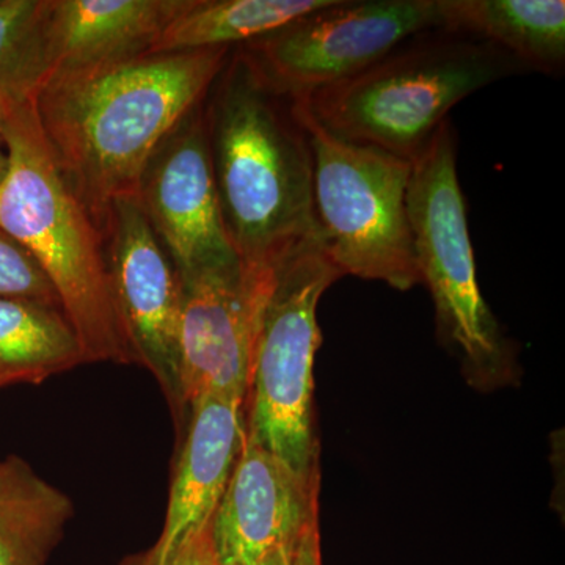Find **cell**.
Listing matches in <instances>:
<instances>
[{
	"instance_id": "1",
	"label": "cell",
	"mask_w": 565,
	"mask_h": 565,
	"mask_svg": "<svg viewBox=\"0 0 565 565\" xmlns=\"http://www.w3.org/2000/svg\"><path fill=\"white\" fill-rule=\"evenodd\" d=\"M232 52L147 54L44 81L35 95L41 129L99 228L111 204L136 196L152 152L206 102Z\"/></svg>"
},
{
	"instance_id": "2",
	"label": "cell",
	"mask_w": 565,
	"mask_h": 565,
	"mask_svg": "<svg viewBox=\"0 0 565 565\" xmlns=\"http://www.w3.org/2000/svg\"><path fill=\"white\" fill-rule=\"evenodd\" d=\"M204 117L223 225L244 269L266 273L319 244L313 150L299 104L236 47Z\"/></svg>"
},
{
	"instance_id": "3",
	"label": "cell",
	"mask_w": 565,
	"mask_h": 565,
	"mask_svg": "<svg viewBox=\"0 0 565 565\" xmlns=\"http://www.w3.org/2000/svg\"><path fill=\"white\" fill-rule=\"evenodd\" d=\"M3 136L9 166L0 181V228L51 281L85 363L137 364L115 305L102 228L55 161L35 96L7 109Z\"/></svg>"
},
{
	"instance_id": "4",
	"label": "cell",
	"mask_w": 565,
	"mask_h": 565,
	"mask_svg": "<svg viewBox=\"0 0 565 565\" xmlns=\"http://www.w3.org/2000/svg\"><path fill=\"white\" fill-rule=\"evenodd\" d=\"M525 71L489 41L435 29L299 103L333 136L414 162L452 107Z\"/></svg>"
},
{
	"instance_id": "5",
	"label": "cell",
	"mask_w": 565,
	"mask_h": 565,
	"mask_svg": "<svg viewBox=\"0 0 565 565\" xmlns=\"http://www.w3.org/2000/svg\"><path fill=\"white\" fill-rule=\"evenodd\" d=\"M340 278L321 244L255 275L245 433L302 476L321 473L313 416L315 359L322 343L318 305Z\"/></svg>"
},
{
	"instance_id": "6",
	"label": "cell",
	"mask_w": 565,
	"mask_h": 565,
	"mask_svg": "<svg viewBox=\"0 0 565 565\" xmlns=\"http://www.w3.org/2000/svg\"><path fill=\"white\" fill-rule=\"evenodd\" d=\"M297 104L313 150L323 255L343 277L382 281L397 291L422 285L407 207L412 162L333 136Z\"/></svg>"
},
{
	"instance_id": "7",
	"label": "cell",
	"mask_w": 565,
	"mask_h": 565,
	"mask_svg": "<svg viewBox=\"0 0 565 565\" xmlns=\"http://www.w3.org/2000/svg\"><path fill=\"white\" fill-rule=\"evenodd\" d=\"M407 207L422 285L433 296L441 337L475 373L500 374L511 352L479 289L451 122L412 162Z\"/></svg>"
},
{
	"instance_id": "8",
	"label": "cell",
	"mask_w": 565,
	"mask_h": 565,
	"mask_svg": "<svg viewBox=\"0 0 565 565\" xmlns=\"http://www.w3.org/2000/svg\"><path fill=\"white\" fill-rule=\"evenodd\" d=\"M435 29H444L441 0H330L241 50L278 90L302 102Z\"/></svg>"
},
{
	"instance_id": "9",
	"label": "cell",
	"mask_w": 565,
	"mask_h": 565,
	"mask_svg": "<svg viewBox=\"0 0 565 565\" xmlns=\"http://www.w3.org/2000/svg\"><path fill=\"white\" fill-rule=\"evenodd\" d=\"M102 232L115 305L137 364L150 371L180 434L188 424L180 373L181 280L134 199L118 200Z\"/></svg>"
},
{
	"instance_id": "10",
	"label": "cell",
	"mask_w": 565,
	"mask_h": 565,
	"mask_svg": "<svg viewBox=\"0 0 565 565\" xmlns=\"http://www.w3.org/2000/svg\"><path fill=\"white\" fill-rule=\"evenodd\" d=\"M134 200L180 277L241 263L222 221L204 103L152 152Z\"/></svg>"
},
{
	"instance_id": "11",
	"label": "cell",
	"mask_w": 565,
	"mask_h": 565,
	"mask_svg": "<svg viewBox=\"0 0 565 565\" xmlns=\"http://www.w3.org/2000/svg\"><path fill=\"white\" fill-rule=\"evenodd\" d=\"M180 373L185 408L211 394L247 399L255 282L243 263L180 277Z\"/></svg>"
},
{
	"instance_id": "12",
	"label": "cell",
	"mask_w": 565,
	"mask_h": 565,
	"mask_svg": "<svg viewBox=\"0 0 565 565\" xmlns=\"http://www.w3.org/2000/svg\"><path fill=\"white\" fill-rule=\"evenodd\" d=\"M321 473L302 476L245 433L243 451L211 519L221 565H256L299 542L319 514Z\"/></svg>"
},
{
	"instance_id": "13",
	"label": "cell",
	"mask_w": 565,
	"mask_h": 565,
	"mask_svg": "<svg viewBox=\"0 0 565 565\" xmlns=\"http://www.w3.org/2000/svg\"><path fill=\"white\" fill-rule=\"evenodd\" d=\"M166 522L152 550L170 563L185 537L210 522L243 451L245 401L211 394L189 408Z\"/></svg>"
},
{
	"instance_id": "14",
	"label": "cell",
	"mask_w": 565,
	"mask_h": 565,
	"mask_svg": "<svg viewBox=\"0 0 565 565\" xmlns=\"http://www.w3.org/2000/svg\"><path fill=\"white\" fill-rule=\"evenodd\" d=\"M189 0H50V77L147 55Z\"/></svg>"
},
{
	"instance_id": "15",
	"label": "cell",
	"mask_w": 565,
	"mask_h": 565,
	"mask_svg": "<svg viewBox=\"0 0 565 565\" xmlns=\"http://www.w3.org/2000/svg\"><path fill=\"white\" fill-rule=\"evenodd\" d=\"M441 13L444 29L489 41L527 71H564L563 0H441Z\"/></svg>"
},
{
	"instance_id": "16",
	"label": "cell",
	"mask_w": 565,
	"mask_h": 565,
	"mask_svg": "<svg viewBox=\"0 0 565 565\" xmlns=\"http://www.w3.org/2000/svg\"><path fill=\"white\" fill-rule=\"evenodd\" d=\"M74 504L20 456L0 459V565H47Z\"/></svg>"
},
{
	"instance_id": "17",
	"label": "cell",
	"mask_w": 565,
	"mask_h": 565,
	"mask_svg": "<svg viewBox=\"0 0 565 565\" xmlns=\"http://www.w3.org/2000/svg\"><path fill=\"white\" fill-rule=\"evenodd\" d=\"M82 363L79 338L62 308L0 297V388L40 385Z\"/></svg>"
},
{
	"instance_id": "18",
	"label": "cell",
	"mask_w": 565,
	"mask_h": 565,
	"mask_svg": "<svg viewBox=\"0 0 565 565\" xmlns=\"http://www.w3.org/2000/svg\"><path fill=\"white\" fill-rule=\"evenodd\" d=\"M330 0H189L148 54L244 46Z\"/></svg>"
},
{
	"instance_id": "19",
	"label": "cell",
	"mask_w": 565,
	"mask_h": 565,
	"mask_svg": "<svg viewBox=\"0 0 565 565\" xmlns=\"http://www.w3.org/2000/svg\"><path fill=\"white\" fill-rule=\"evenodd\" d=\"M50 0H0V107L28 102L50 77Z\"/></svg>"
},
{
	"instance_id": "20",
	"label": "cell",
	"mask_w": 565,
	"mask_h": 565,
	"mask_svg": "<svg viewBox=\"0 0 565 565\" xmlns=\"http://www.w3.org/2000/svg\"><path fill=\"white\" fill-rule=\"evenodd\" d=\"M0 297L35 300L62 308L51 281L31 253L0 228Z\"/></svg>"
},
{
	"instance_id": "21",
	"label": "cell",
	"mask_w": 565,
	"mask_h": 565,
	"mask_svg": "<svg viewBox=\"0 0 565 565\" xmlns=\"http://www.w3.org/2000/svg\"><path fill=\"white\" fill-rule=\"evenodd\" d=\"M172 565H221L212 539L211 520L182 541L174 552Z\"/></svg>"
},
{
	"instance_id": "22",
	"label": "cell",
	"mask_w": 565,
	"mask_h": 565,
	"mask_svg": "<svg viewBox=\"0 0 565 565\" xmlns=\"http://www.w3.org/2000/svg\"><path fill=\"white\" fill-rule=\"evenodd\" d=\"M294 565H322L321 535H319V514L305 526L296 546Z\"/></svg>"
},
{
	"instance_id": "23",
	"label": "cell",
	"mask_w": 565,
	"mask_h": 565,
	"mask_svg": "<svg viewBox=\"0 0 565 565\" xmlns=\"http://www.w3.org/2000/svg\"><path fill=\"white\" fill-rule=\"evenodd\" d=\"M118 565H172V561H170V563H161L158 556H156L154 550L150 548L147 550V552L126 557V559L121 561Z\"/></svg>"
},
{
	"instance_id": "24",
	"label": "cell",
	"mask_w": 565,
	"mask_h": 565,
	"mask_svg": "<svg viewBox=\"0 0 565 565\" xmlns=\"http://www.w3.org/2000/svg\"><path fill=\"white\" fill-rule=\"evenodd\" d=\"M9 107H0V181H2L3 174L7 172V166H9L6 136H3V128H6V115Z\"/></svg>"
},
{
	"instance_id": "25",
	"label": "cell",
	"mask_w": 565,
	"mask_h": 565,
	"mask_svg": "<svg viewBox=\"0 0 565 565\" xmlns=\"http://www.w3.org/2000/svg\"><path fill=\"white\" fill-rule=\"evenodd\" d=\"M297 546V545H296ZM296 546L292 548H282L256 565H294V555H296Z\"/></svg>"
}]
</instances>
